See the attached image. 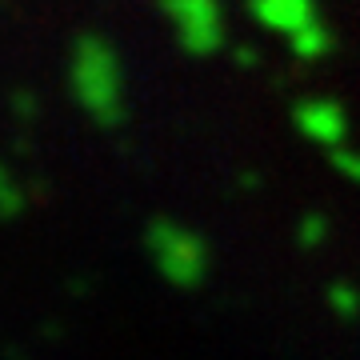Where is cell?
Segmentation results:
<instances>
[{"mask_svg":"<svg viewBox=\"0 0 360 360\" xmlns=\"http://www.w3.org/2000/svg\"><path fill=\"white\" fill-rule=\"evenodd\" d=\"M68 80L72 96L96 120L101 129H112L124 120V72L116 60V49L104 37H80L68 56Z\"/></svg>","mask_w":360,"mask_h":360,"instance_id":"6da1fadb","label":"cell"},{"mask_svg":"<svg viewBox=\"0 0 360 360\" xmlns=\"http://www.w3.org/2000/svg\"><path fill=\"white\" fill-rule=\"evenodd\" d=\"M148 257H153L156 272L165 276L172 288H196L205 284V272H208V245L205 236H196L193 229H184L176 220H153L148 224Z\"/></svg>","mask_w":360,"mask_h":360,"instance_id":"7a4b0ae2","label":"cell"},{"mask_svg":"<svg viewBox=\"0 0 360 360\" xmlns=\"http://www.w3.org/2000/svg\"><path fill=\"white\" fill-rule=\"evenodd\" d=\"M165 16L176 28V40L193 56H212L224 44V13L220 0H160Z\"/></svg>","mask_w":360,"mask_h":360,"instance_id":"3957f363","label":"cell"},{"mask_svg":"<svg viewBox=\"0 0 360 360\" xmlns=\"http://www.w3.org/2000/svg\"><path fill=\"white\" fill-rule=\"evenodd\" d=\"M292 124H296V132H300L304 141L321 144V148H328V153L348 141V116H345V108H340L336 101H328V96L300 101L292 108Z\"/></svg>","mask_w":360,"mask_h":360,"instance_id":"277c9868","label":"cell"},{"mask_svg":"<svg viewBox=\"0 0 360 360\" xmlns=\"http://www.w3.org/2000/svg\"><path fill=\"white\" fill-rule=\"evenodd\" d=\"M248 13L257 25L281 37H296L300 28L316 25V0H248Z\"/></svg>","mask_w":360,"mask_h":360,"instance_id":"5b68a950","label":"cell"},{"mask_svg":"<svg viewBox=\"0 0 360 360\" xmlns=\"http://www.w3.org/2000/svg\"><path fill=\"white\" fill-rule=\"evenodd\" d=\"M288 44H292L296 60H321V56H328V49H333V32L324 28V20H316V25L300 28L296 37H288Z\"/></svg>","mask_w":360,"mask_h":360,"instance_id":"8992f818","label":"cell"},{"mask_svg":"<svg viewBox=\"0 0 360 360\" xmlns=\"http://www.w3.org/2000/svg\"><path fill=\"white\" fill-rule=\"evenodd\" d=\"M324 236H328V220H324L321 212H309V217L300 220V229H296V240H300V248L324 245Z\"/></svg>","mask_w":360,"mask_h":360,"instance_id":"52a82bcc","label":"cell"},{"mask_svg":"<svg viewBox=\"0 0 360 360\" xmlns=\"http://www.w3.org/2000/svg\"><path fill=\"white\" fill-rule=\"evenodd\" d=\"M333 168H336L345 180L360 184V148H352V144H340V148H333Z\"/></svg>","mask_w":360,"mask_h":360,"instance_id":"ba28073f","label":"cell"},{"mask_svg":"<svg viewBox=\"0 0 360 360\" xmlns=\"http://www.w3.org/2000/svg\"><path fill=\"white\" fill-rule=\"evenodd\" d=\"M328 304H333V312H340V316H356L360 312V292L352 288V284H333V288H328Z\"/></svg>","mask_w":360,"mask_h":360,"instance_id":"9c48e42d","label":"cell"},{"mask_svg":"<svg viewBox=\"0 0 360 360\" xmlns=\"http://www.w3.org/2000/svg\"><path fill=\"white\" fill-rule=\"evenodd\" d=\"M0 184H4V217H16V212H20V188H16V176L13 172H4Z\"/></svg>","mask_w":360,"mask_h":360,"instance_id":"30bf717a","label":"cell"},{"mask_svg":"<svg viewBox=\"0 0 360 360\" xmlns=\"http://www.w3.org/2000/svg\"><path fill=\"white\" fill-rule=\"evenodd\" d=\"M236 56V65H245V68H252V65H260V52L252 49V44H240V49L232 52Z\"/></svg>","mask_w":360,"mask_h":360,"instance_id":"8fae6325","label":"cell"},{"mask_svg":"<svg viewBox=\"0 0 360 360\" xmlns=\"http://www.w3.org/2000/svg\"><path fill=\"white\" fill-rule=\"evenodd\" d=\"M16 112H20V116H25V120H28V116H37V96H28V92H16Z\"/></svg>","mask_w":360,"mask_h":360,"instance_id":"7c38bea8","label":"cell"}]
</instances>
